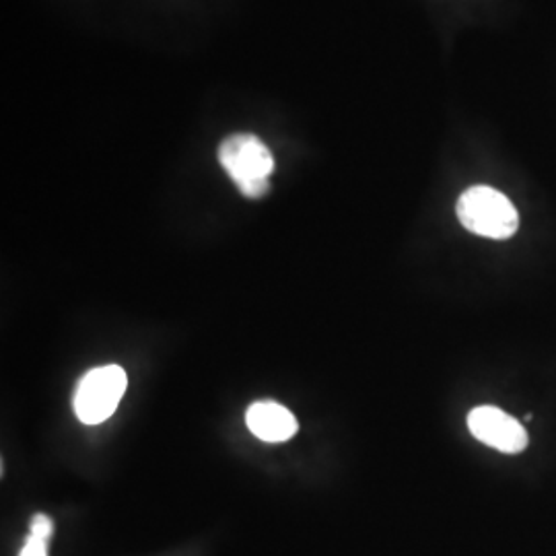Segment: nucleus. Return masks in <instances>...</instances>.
Wrapping results in <instances>:
<instances>
[{"mask_svg": "<svg viewBox=\"0 0 556 556\" xmlns=\"http://www.w3.org/2000/svg\"><path fill=\"white\" fill-rule=\"evenodd\" d=\"M128 388V376L119 365H101L80 379L75 392V415L83 425H101L118 408Z\"/></svg>", "mask_w": 556, "mask_h": 556, "instance_id": "nucleus-3", "label": "nucleus"}, {"mask_svg": "<svg viewBox=\"0 0 556 556\" xmlns=\"http://www.w3.org/2000/svg\"><path fill=\"white\" fill-rule=\"evenodd\" d=\"M245 422L252 435L266 443H282L298 435V418L277 402L252 404L245 413Z\"/></svg>", "mask_w": 556, "mask_h": 556, "instance_id": "nucleus-5", "label": "nucleus"}, {"mask_svg": "<svg viewBox=\"0 0 556 556\" xmlns=\"http://www.w3.org/2000/svg\"><path fill=\"white\" fill-rule=\"evenodd\" d=\"M219 161L243 197L262 199L268 192L275 157L258 137L245 132L231 135L220 142Z\"/></svg>", "mask_w": 556, "mask_h": 556, "instance_id": "nucleus-1", "label": "nucleus"}, {"mask_svg": "<svg viewBox=\"0 0 556 556\" xmlns=\"http://www.w3.org/2000/svg\"><path fill=\"white\" fill-rule=\"evenodd\" d=\"M468 429L480 443L501 454H521L528 445V431L517 418L495 406H478L468 415Z\"/></svg>", "mask_w": 556, "mask_h": 556, "instance_id": "nucleus-4", "label": "nucleus"}, {"mask_svg": "<svg viewBox=\"0 0 556 556\" xmlns=\"http://www.w3.org/2000/svg\"><path fill=\"white\" fill-rule=\"evenodd\" d=\"M457 219L475 236L509 239L519 227L516 206L489 186H475L457 200Z\"/></svg>", "mask_w": 556, "mask_h": 556, "instance_id": "nucleus-2", "label": "nucleus"}, {"mask_svg": "<svg viewBox=\"0 0 556 556\" xmlns=\"http://www.w3.org/2000/svg\"><path fill=\"white\" fill-rule=\"evenodd\" d=\"M20 556H48V540L36 536L27 538Z\"/></svg>", "mask_w": 556, "mask_h": 556, "instance_id": "nucleus-7", "label": "nucleus"}, {"mask_svg": "<svg viewBox=\"0 0 556 556\" xmlns=\"http://www.w3.org/2000/svg\"><path fill=\"white\" fill-rule=\"evenodd\" d=\"M52 532H54V523H52V519H50V517L46 516V514H38V516H34L31 523H29V536L50 540Z\"/></svg>", "mask_w": 556, "mask_h": 556, "instance_id": "nucleus-6", "label": "nucleus"}]
</instances>
